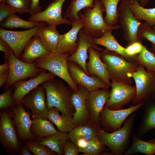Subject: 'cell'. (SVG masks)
Segmentation results:
<instances>
[{
    "mask_svg": "<svg viewBox=\"0 0 155 155\" xmlns=\"http://www.w3.org/2000/svg\"><path fill=\"white\" fill-rule=\"evenodd\" d=\"M41 85L45 90L48 109L55 107L62 115L72 117L74 113L71 100L73 93L63 81L53 78L44 82Z\"/></svg>",
    "mask_w": 155,
    "mask_h": 155,
    "instance_id": "1",
    "label": "cell"
},
{
    "mask_svg": "<svg viewBox=\"0 0 155 155\" xmlns=\"http://www.w3.org/2000/svg\"><path fill=\"white\" fill-rule=\"evenodd\" d=\"M136 114L130 115L123 123V126L112 133L99 129L98 137L102 144L108 147L114 155H123L127 150L132 140L134 121Z\"/></svg>",
    "mask_w": 155,
    "mask_h": 155,
    "instance_id": "2",
    "label": "cell"
},
{
    "mask_svg": "<svg viewBox=\"0 0 155 155\" xmlns=\"http://www.w3.org/2000/svg\"><path fill=\"white\" fill-rule=\"evenodd\" d=\"M83 10V13L80 12L78 13L84 22L83 31L85 34L94 38L101 37L108 30L120 28L119 25L111 26L105 22L103 17V13L105 10L100 0H95L93 7H86Z\"/></svg>",
    "mask_w": 155,
    "mask_h": 155,
    "instance_id": "3",
    "label": "cell"
},
{
    "mask_svg": "<svg viewBox=\"0 0 155 155\" xmlns=\"http://www.w3.org/2000/svg\"><path fill=\"white\" fill-rule=\"evenodd\" d=\"M101 59L108 72L111 80L132 83L127 75L135 71L138 65L128 61L121 55L106 49L100 51Z\"/></svg>",
    "mask_w": 155,
    "mask_h": 155,
    "instance_id": "4",
    "label": "cell"
},
{
    "mask_svg": "<svg viewBox=\"0 0 155 155\" xmlns=\"http://www.w3.org/2000/svg\"><path fill=\"white\" fill-rule=\"evenodd\" d=\"M71 55L69 53H51L44 57L36 59L34 62L37 67L48 70L61 78L73 91L76 92L78 87L71 78L68 67V59Z\"/></svg>",
    "mask_w": 155,
    "mask_h": 155,
    "instance_id": "5",
    "label": "cell"
},
{
    "mask_svg": "<svg viewBox=\"0 0 155 155\" xmlns=\"http://www.w3.org/2000/svg\"><path fill=\"white\" fill-rule=\"evenodd\" d=\"M127 76L132 78L135 84L136 94L132 101L133 105L154 100L155 72L148 71L144 66L138 65L136 70L129 73Z\"/></svg>",
    "mask_w": 155,
    "mask_h": 155,
    "instance_id": "6",
    "label": "cell"
},
{
    "mask_svg": "<svg viewBox=\"0 0 155 155\" xmlns=\"http://www.w3.org/2000/svg\"><path fill=\"white\" fill-rule=\"evenodd\" d=\"M5 58L9 65L8 79L3 88L5 90L17 81L36 77L43 70L37 67L34 62L28 63L22 61L11 49Z\"/></svg>",
    "mask_w": 155,
    "mask_h": 155,
    "instance_id": "7",
    "label": "cell"
},
{
    "mask_svg": "<svg viewBox=\"0 0 155 155\" xmlns=\"http://www.w3.org/2000/svg\"><path fill=\"white\" fill-rule=\"evenodd\" d=\"M130 0H121L118 7V22L122 31L123 38L128 45L138 41L137 32L142 23L134 16L129 6Z\"/></svg>",
    "mask_w": 155,
    "mask_h": 155,
    "instance_id": "8",
    "label": "cell"
},
{
    "mask_svg": "<svg viewBox=\"0 0 155 155\" xmlns=\"http://www.w3.org/2000/svg\"><path fill=\"white\" fill-rule=\"evenodd\" d=\"M11 116V110H1L0 113V141L5 150L11 154L20 149L19 139Z\"/></svg>",
    "mask_w": 155,
    "mask_h": 155,
    "instance_id": "9",
    "label": "cell"
},
{
    "mask_svg": "<svg viewBox=\"0 0 155 155\" xmlns=\"http://www.w3.org/2000/svg\"><path fill=\"white\" fill-rule=\"evenodd\" d=\"M45 25L43 22H40L34 27L20 31L9 30L1 28L0 37L8 45L15 55L19 58L28 42Z\"/></svg>",
    "mask_w": 155,
    "mask_h": 155,
    "instance_id": "10",
    "label": "cell"
},
{
    "mask_svg": "<svg viewBox=\"0 0 155 155\" xmlns=\"http://www.w3.org/2000/svg\"><path fill=\"white\" fill-rule=\"evenodd\" d=\"M111 82L109 97L104 106L113 110L122 109L132 101L136 94L135 87L127 83L115 80Z\"/></svg>",
    "mask_w": 155,
    "mask_h": 155,
    "instance_id": "11",
    "label": "cell"
},
{
    "mask_svg": "<svg viewBox=\"0 0 155 155\" xmlns=\"http://www.w3.org/2000/svg\"><path fill=\"white\" fill-rule=\"evenodd\" d=\"M145 104L142 102L124 109L113 110L104 106L99 116V121L106 130L114 131L121 128L127 118Z\"/></svg>",
    "mask_w": 155,
    "mask_h": 155,
    "instance_id": "12",
    "label": "cell"
},
{
    "mask_svg": "<svg viewBox=\"0 0 155 155\" xmlns=\"http://www.w3.org/2000/svg\"><path fill=\"white\" fill-rule=\"evenodd\" d=\"M46 91L41 85L35 88L23 98L22 104L30 110L33 118L47 119L49 110L45 98Z\"/></svg>",
    "mask_w": 155,
    "mask_h": 155,
    "instance_id": "13",
    "label": "cell"
},
{
    "mask_svg": "<svg viewBox=\"0 0 155 155\" xmlns=\"http://www.w3.org/2000/svg\"><path fill=\"white\" fill-rule=\"evenodd\" d=\"M66 0H54L44 10L31 16L27 20L36 22H45L48 25H71V21L62 16L63 5Z\"/></svg>",
    "mask_w": 155,
    "mask_h": 155,
    "instance_id": "14",
    "label": "cell"
},
{
    "mask_svg": "<svg viewBox=\"0 0 155 155\" xmlns=\"http://www.w3.org/2000/svg\"><path fill=\"white\" fill-rule=\"evenodd\" d=\"M67 64L70 76L77 85L84 87L89 92L110 87L97 76L87 74L80 66L73 62L68 60Z\"/></svg>",
    "mask_w": 155,
    "mask_h": 155,
    "instance_id": "15",
    "label": "cell"
},
{
    "mask_svg": "<svg viewBox=\"0 0 155 155\" xmlns=\"http://www.w3.org/2000/svg\"><path fill=\"white\" fill-rule=\"evenodd\" d=\"M11 116L20 141L25 142L35 137L31 133L32 120L30 113L26 111L22 104H14L10 108Z\"/></svg>",
    "mask_w": 155,
    "mask_h": 155,
    "instance_id": "16",
    "label": "cell"
},
{
    "mask_svg": "<svg viewBox=\"0 0 155 155\" xmlns=\"http://www.w3.org/2000/svg\"><path fill=\"white\" fill-rule=\"evenodd\" d=\"M110 92L108 88L97 89L89 92L86 99L89 118L98 128L100 125V115L109 99Z\"/></svg>",
    "mask_w": 155,
    "mask_h": 155,
    "instance_id": "17",
    "label": "cell"
},
{
    "mask_svg": "<svg viewBox=\"0 0 155 155\" xmlns=\"http://www.w3.org/2000/svg\"><path fill=\"white\" fill-rule=\"evenodd\" d=\"M43 69L38 75L28 80H21L14 83L12 86L14 90L12 97L14 104H22L24 97L33 89L44 82L54 78L55 76L50 72Z\"/></svg>",
    "mask_w": 155,
    "mask_h": 155,
    "instance_id": "18",
    "label": "cell"
},
{
    "mask_svg": "<svg viewBox=\"0 0 155 155\" xmlns=\"http://www.w3.org/2000/svg\"><path fill=\"white\" fill-rule=\"evenodd\" d=\"M78 44L75 52L69 57L68 60L73 62L80 66L88 75L86 67L87 52L91 47L100 51L104 49L100 48L95 42L94 38L85 34L82 28L79 31L78 34Z\"/></svg>",
    "mask_w": 155,
    "mask_h": 155,
    "instance_id": "19",
    "label": "cell"
},
{
    "mask_svg": "<svg viewBox=\"0 0 155 155\" xmlns=\"http://www.w3.org/2000/svg\"><path fill=\"white\" fill-rule=\"evenodd\" d=\"M71 29L67 32L60 34L57 52L62 54L70 53L71 55L76 50L78 44L76 42L78 33L83 28L84 24L80 18L72 22Z\"/></svg>",
    "mask_w": 155,
    "mask_h": 155,
    "instance_id": "20",
    "label": "cell"
},
{
    "mask_svg": "<svg viewBox=\"0 0 155 155\" xmlns=\"http://www.w3.org/2000/svg\"><path fill=\"white\" fill-rule=\"evenodd\" d=\"M78 90L72 93L71 100L75 110L72 118L76 125L86 122L89 119L86 100L89 91L84 87L78 85Z\"/></svg>",
    "mask_w": 155,
    "mask_h": 155,
    "instance_id": "21",
    "label": "cell"
},
{
    "mask_svg": "<svg viewBox=\"0 0 155 155\" xmlns=\"http://www.w3.org/2000/svg\"><path fill=\"white\" fill-rule=\"evenodd\" d=\"M88 52L89 60L86 63V67L88 73L97 76L110 87H111V80L101 59L100 51L91 47L89 49Z\"/></svg>",
    "mask_w": 155,
    "mask_h": 155,
    "instance_id": "22",
    "label": "cell"
},
{
    "mask_svg": "<svg viewBox=\"0 0 155 155\" xmlns=\"http://www.w3.org/2000/svg\"><path fill=\"white\" fill-rule=\"evenodd\" d=\"M51 53L45 48L36 35L27 44L19 59L25 62L31 63L38 59L47 56Z\"/></svg>",
    "mask_w": 155,
    "mask_h": 155,
    "instance_id": "23",
    "label": "cell"
},
{
    "mask_svg": "<svg viewBox=\"0 0 155 155\" xmlns=\"http://www.w3.org/2000/svg\"><path fill=\"white\" fill-rule=\"evenodd\" d=\"M60 34L55 25L44 26L37 34L45 48L51 53L56 52Z\"/></svg>",
    "mask_w": 155,
    "mask_h": 155,
    "instance_id": "24",
    "label": "cell"
},
{
    "mask_svg": "<svg viewBox=\"0 0 155 155\" xmlns=\"http://www.w3.org/2000/svg\"><path fill=\"white\" fill-rule=\"evenodd\" d=\"M143 106V116L136 134L139 137L155 129V102L154 100L146 102Z\"/></svg>",
    "mask_w": 155,
    "mask_h": 155,
    "instance_id": "25",
    "label": "cell"
},
{
    "mask_svg": "<svg viewBox=\"0 0 155 155\" xmlns=\"http://www.w3.org/2000/svg\"><path fill=\"white\" fill-rule=\"evenodd\" d=\"M68 139L67 133L58 131L48 136L42 138H35L34 140L46 146L58 154L61 155L63 154L64 147Z\"/></svg>",
    "mask_w": 155,
    "mask_h": 155,
    "instance_id": "26",
    "label": "cell"
},
{
    "mask_svg": "<svg viewBox=\"0 0 155 155\" xmlns=\"http://www.w3.org/2000/svg\"><path fill=\"white\" fill-rule=\"evenodd\" d=\"M47 119L57 126L58 131L63 133L69 132L76 126L72 117L61 115L55 107L49 110Z\"/></svg>",
    "mask_w": 155,
    "mask_h": 155,
    "instance_id": "27",
    "label": "cell"
},
{
    "mask_svg": "<svg viewBox=\"0 0 155 155\" xmlns=\"http://www.w3.org/2000/svg\"><path fill=\"white\" fill-rule=\"evenodd\" d=\"M98 128L90 125H81L76 126L68 132V139L75 144L79 139H83L89 140L98 138Z\"/></svg>",
    "mask_w": 155,
    "mask_h": 155,
    "instance_id": "28",
    "label": "cell"
},
{
    "mask_svg": "<svg viewBox=\"0 0 155 155\" xmlns=\"http://www.w3.org/2000/svg\"><path fill=\"white\" fill-rule=\"evenodd\" d=\"M112 30L106 31L103 35L97 38H94L95 43L98 45L104 46L106 49L119 54L129 60L125 53V48L120 44L112 33Z\"/></svg>",
    "mask_w": 155,
    "mask_h": 155,
    "instance_id": "29",
    "label": "cell"
},
{
    "mask_svg": "<svg viewBox=\"0 0 155 155\" xmlns=\"http://www.w3.org/2000/svg\"><path fill=\"white\" fill-rule=\"evenodd\" d=\"M47 119L33 118L30 128L31 133L35 138H42L51 135L57 131Z\"/></svg>",
    "mask_w": 155,
    "mask_h": 155,
    "instance_id": "30",
    "label": "cell"
},
{
    "mask_svg": "<svg viewBox=\"0 0 155 155\" xmlns=\"http://www.w3.org/2000/svg\"><path fill=\"white\" fill-rule=\"evenodd\" d=\"M132 140L131 145L123 155H130L137 153L146 155L155 154V143L143 141L134 132Z\"/></svg>",
    "mask_w": 155,
    "mask_h": 155,
    "instance_id": "31",
    "label": "cell"
},
{
    "mask_svg": "<svg viewBox=\"0 0 155 155\" xmlns=\"http://www.w3.org/2000/svg\"><path fill=\"white\" fill-rule=\"evenodd\" d=\"M129 6L137 19L144 20L152 27L155 26V8H145L140 5L138 0H130Z\"/></svg>",
    "mask_w": 155,
    "mask_h": 155,
    "instance_id": "32",
    "label": "cell"
},
{
    "mask_svg": "<svg viewBox=\"0 0 155 155\" xmlns=\"http://www.w3.org/2000/svg\"><path fill=\"white\" fill-rule=\"evenodd\" d=\"M79 152L88 155H98L102 153L105 146L101 143L98 138L89 140L83 139L78 140L75 144Z\"/></svg>",
    "mask_w": 155,
    "mask_h": 155,
    "instance_id": "33",
    "label": "cell"
},
{
    "mask_svg": "<svg viewBox=\"0 0 155 155\" xmlns=\"http://www.w3.org/2000/svg\"><path fill=\"white\" fill-rule=\"evenodd\" d=\"M95 0H72L64 13V18L71 22L80 18L79 11L85 8L93 7Z\"/></svg>",
    "mask_w": 155,
    "mask_h": 155,
    "instance_id": "34",
    "label": "cell"
},
{
    "mask_svg": "<svg viewBox=\"0 0 155 155\" xmlns=\"http://www.w3.org/2000/svg\"><path fill=\"white\" fill-rule=\"evenodd\" d=\"M121 0H100L106 13L104 20L109 25H116L118 22V5Z\"/></svg>",
    "mask_w": 155,
    "mask_h": 155,
    "instance_id": "35",
    "label": "cell"
},
{
    "mask_svg": "<svg viewBox=\"0 0 155 155\" xmlns=\"http://www.w3.org/2000/svg\"><path fill=\"white\" fill-rule=\"evenodd\" d=\"M133 61L144 66L148 71L155 72V56L144 46L141 52L133 57Z\"/></svg>",
    "mask_w": 155,
    "mask_h": 155,
    "instance_id": "36",
    "label": "cell"
},
{
    "mask_svg": "<svg viewBox=\"0 0 155 155\" xmlns=\"http://www.w3.org/2000/svg\"><path fill=\"white\" fill-rule=\"evenodd\" d=\"M39 23L24 20L14 13L6 18L2 23L1 26L3 28L10 29H30L36 26Z\"/></svg>",
    "mask_w": 155,
    "mask_h": 155,
    "instance_id": "37",
    "label": "cell"
},
{
    "mask_svg": "<svg viewBox=\"0 0 155 155\" xmlns=\"http://www.w3.org/2000/svg\"><path fill=\"white\" fill-rule=\"evenodd\" d=\"M29 151L35 155H53L57 154L46 146L35 140H30L24 142Z\"/></svg>",
    "mask_w": 155,
    "mask_h": 155,
    "instance_id": "38",
    "label": "cell"
},
{
    "mask_svg": "<svg viewBox=\"0 0 155 155\" xmlns=\"http://www.w3.org/2000/svg\"><path fill=\"white\" fill-rule=\"evenodd\" d=\"M137 37L140 41L145 39L155 45V28L145 22L142 23L139 28Z\"/></svg>",
    "mask_w": 155,
    "mask_h": 155,
    "instance_id": "39",
    "label": "cell"
},
{
    "mask_svg": "<svg viewBox=\"0 0 155 155\" xmlns=\"http://www.w3.org/2000/svg\"><path fill=\"white\" fill-rule=\"evenodd\" d=\"M2 1L12 7L16 12L19 14L30 13L31 0H3Z\"/></svg>",
    "mask_w": 155,
    "mask_h": 155,
    "instance_id": "40",
    "label": "cell"
},
{
    "mask_svg": "<svg viewBox=\"0 0 155 155\" xmlns=\"http://www.w3.org/2000/svg\"><path fill=\"white\" fill-rule=\"evenodd\" d=\"M11 86L3 93L0 95V109L11 108L14 104L13 102L12 94L13 91L14 87Z\"/></svg>",
    "mask_w": 155,
    "mask_h": 155,
    "instance_id": "41",
    "label": "cell"
},
{
    "mask_svg": "<svg viewBox=\"0 0 155 155\" xmlns=\"http://www.w3.org/2000/svg\"><path fill=\"white\" fill-rule=\"evenodd\" d=\"M144 45L141 41H138L125 48V53L129 60L133 61L134 57L138 54L143 49Z\"/></svg>",
    "mask_w": 155,
    "mask_h": 155,
    "instance_id": "42",
    "label": "cell"
},
{
    "mask_svg": "<svg viewBox=\"0 0 155 155\" xmlns=\"http://www.w3.org/2000/svg\"><path fill=\"white\" fill-rule=\"evenodd\" d=\"M15 11L11 6L6 4L3 1L0 3V22H2L13 14L15 13Z\"/></svg>",
    "mask_w": 155,
    "mask_h": 155,
    "instance_id": "43",
    "label": "cell"
},
{
    "mask_svg": "<svg viewBox=\"0 0 155 155\" xmlns=\"http://www.w3.org/2000/svg\"><path fill=\"white\" fill-rule=\"evenodd\" d=\"M79 152L77 146L68 140L64 147L63 155H77Z\"/></svg>",
    "mask_w": 155,
    "mask_h": 155,
    "instance_id": "44",
    "label": "cell"
},
{
    "mask_svg": "<svg viewBox=\"0 0 155 155\" xmlns=\"http://www.w3.org/2000/svg\"><path fill=\"white\" fill-rule=\"evenodd\" d=\"M31 4L29 13L31 16L41 11V7L39 5L40 0H31Z\"/></svg>",
    "mask_w": 155,
    "mask_h": 155,
    "instance_id": "45",
    "label": "cell"
},
{
    "mask_svg": "<svg viewBox=\"0 0 155 155\" xmlns=\"http://www.w3.org/2000/svg\"><path fill=\"white\" fill-rule=\"evenodd\" d=\"M11 50L7 43L0 38V51L5 53V56H7Z\"/></svg>",
    "mask_w": 155,
    "mask_h": 155,
    "instance_id": "46",
    "label": "cell"
},
{
    "mask_svg": "<svg viewBox=\"0 0 155 155\" xmlns=\"http://www.w3.org/2000/svg\"><path fill=\"white\" fill-rule=\"evenodd\" d=\"M9 77V71L0 75V87L7 83Z\"/></svg>",
    "mask_w": 155,
    "mask_h": 155,
    "instance_id": "47",
    "label": "cell"
},
{
    "mask_svg": "<svg viewBox=\"0 0 155 155\" xmlns=\"http://www.w3.org/2000/svg\"><path fill=\"white\" fill-rule=\"evenodd\" d=\"M9 69V65L6 59H5V62L0 65V75L8 71Z\"/></svg>",
    "mask_w": 155,
    "mask_h": 155,
    "instance_id": "48",
    "label": "cell"
},
{
    "mask_svg": "<svg viewBox=\"0 0 155 155\" xmlns=\"http://www.w3.org/2000/svg\"><path fill=\"white\" fill-rule=\"evenodd\" d=\"M26 145L24 144L19 154L20 155H32Z\"/></svg>",
    "mask_w": 155,
    "mask_h": 155,
    "instance_id": "49",
    "label": "cell"
},
{
    "mask_svg": "<svg viewBox=\"0 0 155 155\" xmlns=\"http://www.w3.org/2000/svg\"><path fill=\"white\" fill-rule=\"evenodd\" d=\"M140 2V5L142 7H144L147 5L149 1V0H138Z\"/></svg>",
    "mask_w": 155,
    "mask_h": 155,
    "instance_id": "50",
    "label": "cell"
},
{
    "mask_svg": "<svg viewBox=\"0 0 155 155\" xmlns=\"http://www.w3.org/2000/svg\"><path fill=\"white\" fill-rule=\"evenodd\" d=\"M152 52L154 54L155 56V45L152 44L150 48Z\"/></svg>",
    "mask_w": 155,
    "mask_h": 155,
    "instance_id": "51",
    "label": "cell"
},
{
    "mask_svg": "<svg viewBox=\"0 0 155 155\" xmlns=\"http://www.w3.org/2000/svg\"><path fill=\"white\" fill-rule=\"evenodd\" d=\"M147 141L149 142L155 143V137L154 138L151 140H148Z\"/></svg>",
    "mask_w": 155,
    "mask_h": 155,
    "instance_id": "52",
    "label": "cell"
},
{
    "mask_svg": "<svg viewBox=\"0 0 155 155\" xmlns=\"http://www.w3.org/2000/svg\"><path fill=\"white\" fill-rule=\"evenodd\" d=\"M152 28H155V26H152Z\"/></svg>",
    "mask_w": 155,
    "mask_h": 155,
    "instance_id": "53",
    "label": "cell"
},
{
    "mask_svg": "<svg viewBox=\"0 0 155 155\" xmlns=\"http://www.w3.org/2000/svg\"><path fill=\"white\" fill-rule=\"evenodd\" d=\"M3 0H0V2L1 1Z\"/></svg>",
    "mask_w": 155,
    "mask_h": 155,
    "instance_id": "54",
    "label": "cell"
}]
</instances>
